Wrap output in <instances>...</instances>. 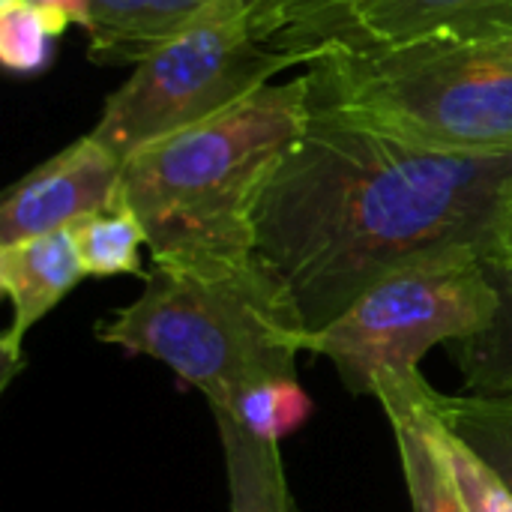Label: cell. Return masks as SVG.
<instances>
[{"label":"cell","instance_id":"obj_1","mask_svg":"<svg viewBox=\"0 0 512 512\" xmlns=\"http://www.w3.org/2000/svg\"><path fill=\"white\" fill-rule=\"evenodd\" d=\"M512 153H441L312 114L255 207V255L306 336L384 276L453 252H495Z\"/></svg>","mask_w":512,"mask_h":512},{"label":"cell","instance_id":"obj_2","mask_svg":"<svg viewBox=\"0 0 512 512\" xmlns=\"http://www.w3.org/2000/svg\"><path fill=\"white\" fill-rule=\"evenodd\" d=\"M312 120L300 72L123 159V198L153 261L255 252V207L282 156Z\"/></svg>","mask_w":512,"mask_h":512},{"label":"cell","instance_id":"obj_3","mask_svg":"<svg viewBox=\"0 0 512 512\" xmlns=\"http://www.w3.org/2000/svg\"><path fill=\"white\" fill-rule=\"evenodd\" d=\"M96 339L168 366L210 408L246 390L297 378L306 327L261 258L153 261L141 294L111 312Z\"/></svg>","mask_w":512,"mask_h":512},{"label":"cell","instance_id":"obj_4","mask_svg":"<svg viewBox=\"0 0 512 512\" xmlns=\"http://www.w3.org/2000/svg\"><path fill=\"white\" fill-rule=\"evenodd\" d=\"M303 75L318 117L441 153H512V48L489 27L321 48Z\"/></svg>","mask_w":512,"mask_h":512},{"label":"cell","instance_id":"obj_5","mask_svg":"<svg viewBox=\"0 0 512 512\" xmlns=\"http://www.w3.org/2000/svg\"><path fill=\"white\" fill-rule=\"evenodd\" d=\"M261 0H213L186 27L147 51L108 96L93 135L120 159L195 126L273 84L294 51L273 48L258 27Z\"/></svg>","mask_w":512,"mask_h":512},{"label":"cell","instance_id":"obj_6","mask_svg":"<svg viewBox=\"0 0 512 512\" xmlns=\"http://www.w3.org/2000/svg\"><path fill=\"white\" fill-rule=\"evenodd\" d=\"M498 312V288L477 252L408 264L363 291L336 321L306 336V351L330 360L354 396H372L387 372H420L438 345L483 333Z\"/></svg>","mask_w":512,"mask_h":512},{"label":"cell","instance_id":"obj_7","mask_svg":"<svg viewBox=\"0 0 512 512\" xmlns=\"http://www.w3.org/2000/svg\"><path fill=\"white\" fill-rule=\"evenodd\" d=\"M512 18V0H261L258 27L273 48L306 60L333 45H396L468 33Z\"/></svg>","mask_w":512,"mask_h":512},{"label":"cell","instance_id":"obj_8","mask_svg":"<svg viewBox=\"0 0 512 512\" xmlns=\"http://www.w3.org/2000/svg\"><path fill=\"white\" fill-rule=\"evenodd\" d=\"M123 198V159L93 132L12 183L0 204V246L69 231Z\"/></svg>","mask_w":512,"mask_h":512},{"label":"cell","instance_id":"obj_9","mask_svg":"<svg viewBox=\"0 0 512 512\" xmlns=\"http://www.w3.org/2000/svg\"><path fill=\"white\" fill-rule=\"evenodd\" d=\"M87 279L69 231H54L0 246V288L9 303V324L0 333V390L24 369L27 333Z\"/></svg>","mask_w":512,"mask_h":512},{"label":"cell","instance_id":"obj_10","mask_svg":"<svg viewBox=\"0 0 512 512\" xmlns=\"http://www.w3.org/2000/svg\"><path fill=\"white\" fill-rule=\"evenodd\" d=\"M426 387L420 372H387L372 384V399L393 429L411 512H465L426 429Z\"/></svg>","mask_w":512,"mask_h":512},{"label":"cell","instance_id":"obj_11","mask_svg":"<svg viewBox=\"0 0 512 512\" xmlns=\"http://www.w3.org/2000/svg\"><path fill=\"white\" fill-rule=\"evenodd\" d=\"M210 3L213 0H90V60L138 63Z\"/></svg>","mask_w":512,"mask_h":512},{"label":"cell","instance_id":"obj_12","mask_svg":"<svg viewBox=\"0 0 512 512\" xmlns=\"http://www.w3.org/2000/svg\"><path fill=\"white\" fill-rule=\"evenodd\" d=\"M213 420L225 456L231 512H297L279 444L252 435L225 411H213Z\"/></svg>","mask_w":512,"mask_h":512},{"label":"cell","instance_id":"obj_13","mask_svg":"<svg viewBox=\"0 0 512 512\" xmlns=\"http://www.w3.org/2000/svg\"><path fill=\"white\" fill-rule=\"evenodd\" d=\"M486 264L498 288L495 321L483 333L456 342L450 348L465 378V393L512 399V267H504L489 258Z\"/></svg>","mask_w":512,"mask_h":512},{"label":"cell","instance_id":"obj_14","mask_svg":"<svg viewBox=\"0 0 512 512\" xmlns=\"http://www.w3.org/2000/svg\"><path fill=\"white\" fill-rule=\"evenodd\" d=\"M69 234L87 276H147L141 261V249H147V231L126 198L84 216L69 228Z\"/></svg>","mask_w":512,"mask_h":512},{"label":"cell","instance_id":"obj_15","mask_svg":"<svg viewBox=\"0 0 512 512\" xmlns=\"http://www.w3.org/2000/svg\"><path fill=\"white\" fill-rule=\"evenodd\" d=\"M438 390L426 387V429L465 512H512V486L504 474L459 438L438 414Z\"/></svg>","mask_w":512,"mask_h":512},{"label":"cell","instance_id":"obj_16","mask_svg":"<svg viewBox=\"0 0 512 512\" xmlns=\"http://www.w3.org/2000/svg\"><path fill=\"white\" fill-rule=\"evenodd\" d=\"M441 420L465 438L480 456H486L512 486V399L495 396H435Z\"/></svg>","mask_w":512,"mask_h":512},{"label":"cell","instance_id":"obj_17","mask_svg":"<svg viewBox=\"0 0 512 512\" xmlns=\"http://www.w3.org/2000/svg\"><path fill=\"white\" fill-rule=\"evenodd\" d=\"M210 411H225L252 435L279 444L309 423L315 405L297 378H273L246 390L228 408H210Z\"/></svg>","mask_w":512,"mask_h":512},{"label":"cell","instance_id":"obj_18","mask_svg":"<svg viewBox=\"0 0 512 512\" xmlns=\"http://www.w3.org/2000/svg\"><path fill=\"white\" fill-rule=\"evenodd\" d=\"M69 24L60 18L21 3V0H0V60L9 72L30 75L42 72L51 57L57 39L66 33Z\"/></svg>","mask_w":512,"mask_h":512},{"label":"cell","instance_id":"obj_19","mask_svg":"<svg viewBox=\"0 0 512 512\" xmlns=\"http://www.w3.org/2000/svg\"><path fill=\"white\" fill-rule=\"evenodd\" d=\"M30 3L54 18H60L63 24H78L87 30V18H90V0H21Z\"/></svg>","mask_w":512,"mask_h":512},{"label":"cell","instance_id":"obj_20","mask_svg":"<svg viewBox=\"0 0 512 512\" xmlns=\"http://www.w3.org/2000/svg\"><path fill=\"white\" fill-rule=\"evenodd\" d=\"M489 261L512 267V204L504 216V225H501V234H498V243H495V252L489 255Z\"/></svg>","mask_w":512,"mask_h":512},{"label":"cell","instance_id":"obj_21","mask_svg":"<svg viewBox=\"0 0 512 512\" xmlns=\"http://www.w3.org/2000/svg\"><path fill=\"white\" fill-rule=\"evenodd\" d=\"M483 30H486V27H483ZM489 30H495V33H498L501 39H507V45L512 48V18H507V21H498V24H492Z\"/></svg>","mask_w":512,"mask_h":512}]
</instances>
